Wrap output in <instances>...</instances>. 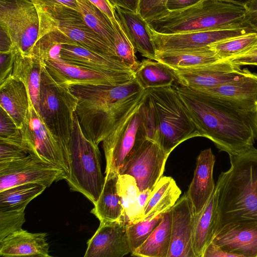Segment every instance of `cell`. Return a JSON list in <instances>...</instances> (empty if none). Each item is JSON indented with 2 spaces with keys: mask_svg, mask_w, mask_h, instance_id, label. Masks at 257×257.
<instances>
[{
  "mask_svg": "<svg viewBox=\"0 0 257 257\" xmlns=\"http://www.w3.org/2000/svg\"><path fill=\"white\" fill-rule=\"evenodd\" d=\"M0 255L6 257L51 256L45 233H32L23 229L0 241Z\"/></svg>",
  "mask_w": 257,
  "mask_h": 257,
  "instance_id": "24",
  "label": "cell"
},
{
  "mask_svg": "<svg viewBox=\"0 0 257 257\" xmlns=\"http://www.w3.org/2000/svg\"><path fill=\"white\" fill-rule=\"evenodd\" d=\"M244 6L250 0H221Z\"/></svg>",
  "mask_w": 257,
  "mask_h": 257,
  "instance_id": "54",
  "label": "cell"
},
{
  "mask_svg": "<svg viewBox=\"0 0 257 257\" xmlns=\"http://www.w3.org/2000/svg\"><path fill=\"white\" fill-rule=\"evenodd\" d=\"M0 27L9 35L12 51L30 54L39 35L35 5L30 0H0Z\"/></svg>",
  "mask_w": 257,
  "mask_h": 257,
  "instance_id": "10",
  "label": "cell"
},
{
  "mask_svg": "<svg viewBox=\"0 0 257 257\" xmlns=\"http://www.w3.org/2000/svg\"><path fill=\"white\" fill-rule=\"evenodd\" d=\"M155 60L172 69H188L213 64L221 60L209 46L170 51H157Z\"/></svg>",
  "mask_w": 257,
  "mask_h": 257,
  "instance_id": "27",
  "label": "cell"
},
{
  "mask_svg": "<svg viewBox=\"0 0 257 257\" xmlns=\"http://www.w3.org/2000/svg\"><path fill=\"white\" fill-rule=\"evenodd\" d=\"M244 7L247 12H257V0H250Z\"/></svg>",
  "mask_w": 257,
  "mask_h": 257,
  "instance_id": "53",
  "label": "cell"
},
{
  "mask_svg": "<svg viewBox=\"0 0 257 257\" xmlns=\"http://www.w3.org/2000/svg\"><path fill=\"white\" fill-rule=\"evenodd\" d=\"M0 84L12 78L14 62V53H0Z\"/></svg>",
  "mask_w": 257,
  "mask_h": 257,
  "instance_id": "44",
  "label": "cell"
},
{
  "mask_svg": "<svg viewBox=\"0 0 257 257\" xmlns=\"http://www.w3.org/2000/svg\"><path fill=\"white\" fill-rule=\"evenodd\" d=\"M171 209L144 243L131 254L142 257H167L171 238Z\"/></svg>",
  "mask_w": 257,
  "mask_h": 257,
  "instance_id": "31",
  "label": "cell"
},
{
  "mask_svg": "<svg viewBox=\"0 0 257 257\" xmlns=\"http://www.w3.org/2000/svg\"><path fill=\"white\" fill-rule=\"evenodd\" d=\"M47 187L38 183H28L0 191V209L27 206Z\"/></svg>",
  "mask_w": 257,
  "mask_h": 257,
  "instance_id": "35",
  "label": "cell"
},
{
  "mask_svg": "<svg viewBox=\"0 0 257 257\" xmlns=\"http://www.w3.org/2000/svg\"><path fill=\"white\" fill-rule=\"evenodd\" d=\"M33 104L25 85L11 78L0 84V107L21 127Z\"/></svg>",
  "mask_w": 257,
  "mask_h": 257,
  "instance_id": "25",
  "label": "cell"
},
{
  "mask_svg": "<svg viewBox=\"0 0 257 257\" xmlns=\"http://www.w3.org/2000/svg\"><path fill=\"white\" fill-rule=\"evenodd\" d=\"M170 210L171 238L167 257H195L193 238L195 215L186 193Z\"/></svg>",
  "mask_w": 257,
  "mask_h": 257,
  "instance_id": "18",
  "label": "cell"
},
{
  "mask_svg": "<svg viewBox=\"0 0 257 257\" xmlns=\"http://www.w3.org/2000/svg\"><path fill=\"white\" fill-rule=\"evenodd\" d=\"M26 206L0 209V241L8 235L22 229L25 222Z\"/></svg>",
  "mask_w": 257,
  "mask_h": 257,
  "instance_id": "39",
  "label": "cell"
},
{
  "mask_svg": "<svg viewBox=\"0 0 257 257\" xmlns=\"http://www.w3.org/2000/svg\"><path fill=\"white\" fill-rule=\"evenodd\" d=\"M233 64L257 66V42L247 51L228 59Z\"/></svg>",
  "mask_w": 257,
  "mask_h": 257,
  "instance_id": "43",
  "label": "cell"
},
{
  "mask_svg": "<svg viewBox=\"0 0 257 257\" xmlns=\"http://www.w3.org/2000/svg\"><path fill=\"white\" fill-rule=\"evenodd\" d=\"M50 75L58 83L73 85H116L135 78V75L108 74L67 62L60 58L43 61Z\"/></svg>",
  "mask_w": 257,
  "mask_h": 257,
  "instance_id": "15",
  "label": "cell"
},
{
  "mask_svg": "<svg viewBox=\"0 0 257 257\" xmlns=\"http://www.w3.org/2000/svg\"><path fill=\"white\" fill-rule=\"evenodd\" d=\"M148 29L157 51L200 48L220 41L257 32L250 26L173 34L158 33L152 30L148 24Z\"/></svg>",
  "mask_w": 257,
  "mask_h": 257,
  "instance_id": "13",
  "label": "cell"
},
{
  "mask_svg": "<svg viewBox=\"0 0 257 257\" xmlns=\"http://www.w3.org/2000/svg\"><path fill=\"white\" fill-rule=\"evenodd\" d=\"M117 188L126 223L138 220L142 216L138 198L141 191L135 179L128 174L118 176Z\"/></svg>",
  "mask_w": 257,
  "mask_h": 257,
  "instance_id": "34",
  "label": "cell"
},
{
  "mask_svg": "<svg viewBox=\"0 0 257 257\" xmlns=\"http://www.w3.org/2000/svg\"><path fill=\"white\" fill-rule=\"evenodd\" d=\"M153 140L168 154L186 140L200 137L175 87L147 89Z\"/></svg>",
  "mask_w": 257,
  "mask_h": 257,
  "instance_id": "5",
  "label": "cell"
},
{
  "mask_svg": "<svg viewBox=\"0 0 257 257\" xmlns=\"http://www.w3.org/2000/svg\"><path fill=\"white\" fill-rule=\"evenodd\" d=\"M97 7L111 20L112 22L116 21L113 12V8L107 0H88Z\"/></svg>",
  "mask_w": 257,
  "mask_h": 257,
  "instance_id": "49",
  "label": "cell"
},
{
  "mask_svg": "<svg viewBox=\"0 0 257 257\" xmlns=\"http://www.w3.org/2000/svg\"><path fill=\"white\" fill-rule=\"evenodd\" d=\"M181 194V190L172 177L162 176L152 190L138 220L155 217L169 210L179 199Z\"/></svg>",
  "mask_w": 257,
  "mask_h": 257,
  "instance_id": "30",
  "label": "cell"
},
{
  "mask_svg": "<svg viewBox=\"0 0 257 257\" xmlns=\"http://www.w3.org/2000/svg\"><path fill=\"white\" fill-rule=\"evenodd\" d=\"M64 154L69 168L65 180L71 190L82 193L94 204L105 182L101 154L98 146L84 134L75 112L71 139Z\"/></svg>",
  "mask_w": 257,
  "mask_h": 257,
  "instance_id": "6",
  "label": "cell"
},
{
  "mask_svg": "<svg viewBox=\"0 0 257 257\" xmlns=\"http://www.w3.org/2000/svg\"><path fill=\"white\" fill-rule=\"evenodd\" d=\"M246 20L248 24L257 31V12H247Z\"/></svg>",
  "mask_w": 257,
  "mask_h": 257,
  "instance_id": "52",
  "label": "cell"
},
{
  "mask_svg": "<svg viewBox=\"0 0 257 257\" xmlns=\"http://www.w3.org/2000/svg\"><path fill=\"white\" fill-rule=\"evenodd\" d=\"M169 155L155 141L147 139L128 161L121 174L133 176L141 192L153 190L163 176Z\"/></svg>",
  "mask_w": 257,
  "mask_h": 257,
  "instance_id": "14",
  "label": "cell"
},
{
  "mask_svg": "<svg viewBox=\"0 0 257 257\" xmlns=\"http://www.w3.org/2000/svg\"><path fill=\"white\" fill-rule=\"evenodd\" d=\"M217 194L215 188L201 212L195 216L193 247L195 257H203L212 241L217 220Z\"/></svg>",
  "mask_w": 257,
  "mask_h": 257,
  "instance_id": "29",
  "label": "cell"
},
{
  "mask_svg": "<svg viewBox=\"0 0 257 257\" xmlns=\"http://www.w3.org/2000/svg\"><path fill=\"white\" fill-rule=\"evenodd\" d=\"M229 157L230 167L221 172L215 184V232L229 222L257 220V149L253 145Z\"/></svg>",
  "mask_w": 257,
  "mask_h": 257,
  "instance_id": "3",
  "label": "cell"
},
{
  "mask_svg": "<svg viewBox=\"0 0 257 257\" xmlns=\"http://www.w3.org/2000/svg\"><path fill=\"white\" fill-rule=\"evenodd\" d=\"M215 162L211 148L202 151L197 158L193 177L186 192L195 216L203 210L215 188L213 177Z\"/></svg>",
  "mask_w": 257,
  "mask_h": 257,
  "instance_id": "21",
  "label": "cell"
},
{
  "mask_svg": "<svg viewBox=\"0 0 257 257\" xmlns=\"http://www.w3.org/2000/svg\"><path fill=\"white\" fill-rule=\"evenodd\" d=\"M152 190H147L143 192H141L139 196L138 202L140 208L142 212V214L149 199Z\"/></svg>",
  "mask_w": 257,
  "mask_h": 257,
  "instance_id": "51",
  "label": "cell"
},
{
  "mask_svg": "<svg viewBox=\"0 0 257 257\" xmlns=\"http://www.w3.org/2000/svg\"><path fill=\"white\" fill-rule=\"evenodd\" d=\"M12 51L14 53V62L12 77L23 83L33 105L38 111L41 74L44 63L32 54L23 55Z\"/></svg>",
  "mask_w": 257,
  "mask_h": 257,
  "instance_id": "26",
  "label": "cell"
},
{
  "mask_svg": "<svg viewBox=\"0 0 257 257\" xmlns=\"http://www.w3.org/2000/svg\"><path fill=\"white\" fill-rule=\"evenodd\" d=\"M235 257V256L229 253L220 247L210 242L206 247L203 254V257Z\"/></svg>",
  "mask_w": 257,
  "mask_h": 257,
  "instance_id": "46",
  "label": "cell"
},
{
  "mask_svg": "<svg viewBox=\"0 0 257 257\" xmlns=\"http://www.w3.org/2000/svg\"><path fill=\"white\" fill-rule=\"evenodd\" d=\"M13 50V43L8 33L1 27L0 53H10Z\"/></svg>",
  "mask_w": 257,
  "mask_h": 257,
  "instance_id": "50",
  "label": "cell"
},
{
  "mask_svg": "<svg viewBox=\"0 0 257 257\" xmlns=\"http://www.w3.org/2000/svg\"><path fill=\"white\" fill-rule=\"evenodd\" d=\"M175 87L200 137L211 141L219 151L235 155L257 140V109L181 85Z\"/></svg>",
  "mask_w": 257,
  "mask_h": 257,
  "instance_id": "1",
  "label": "cell"
},
{
  "mask_svg": "<svg viewBox=\"0 0 257 257\" xmlns=\"http://www.w3.org/2000/svg\"><path fill=\"white\" fill-rule=\"evenodd\" d=\"M112 7L118 6L135 13H139L140 0H107Z\"/></svg>",
  "mask_w": 257,
  "mask_h": 257,
  "instance_id": "47",
  "label": "cell"
},
{
  "mask_svg": "<svg viewBox=\"0 0 257 257\" xmlns=\"http://www.w3.org/2000/svg\"><path fill=\"white\" fill-rule=\"evenodd\" d=\"M146 97L147 92L144 98L102 142L106 160L105 174H121L144 142L147 139L153 140Z\"/></svg>",
  "mask_w": 257,
  "mask_h": 257,
  "instance_id": "7",
  "label": "cell"
},
{
  "mask_svg": "<svg viewBox=\"0 0 257 257\" xmlns=\"http://www.w3.org/2000/svg\"><path fill=\"white\" fill-rule=\"evenodd\" d=\"M171 69L180 85L193 90L214 87L235 80L248 70L242 69L228 60L192 68Z\"/></svg>",
  "mask_w": 257,
  "mask_h": 257,
  "instance_id": "16",
  "label": "cell"
},
{
  "mask_svg": "<svg viewBox=\"0 0 257 257\" xmlns=\"http://www.w3.org/2000/svg\"><path fill=\"white\" fill-rule=\"evenodd\" d=\"M0 143L16 145L25 150L20 128L2 108L0 110Z\"/></svg>",
  "mask_w": 257,
  "mask_h": 257,
  "instance_id": "40",
  "label": "cell"
},
{
  "mask_svg": "<svg viewBox=\"0 0 257 257\" xmlns=\"http://www.w3.org/2000/svg\"><path fill=\"white\" fill-rule=\"evenodd\" d=\"M118 176L113 173L105 174L101 193L91 210V213L99 219L100 223L125 222L117 188Z\"/></svg>",
  "mask_w": 257,
  "mask_h": 257,
  "instance_id": "28",
  "label": "cell"
},
{
  "mask_svg": "<svg viewBox=\"0 0 257 257\" xmlns=\"http://www.w3.org/2000/svg\"><path fill=\"white\" fill-rule=\"evenodd\" d=\"M195 90L230 101L244 108L257 109V73L248 69L243 76L235 80Z\"/></svg>",
  "mask_w": 257,
  "mask_h": 257,
  "instance_id": "23",
  "label": "cell"
},
{
  "mask_svg": "<svg viewBox=\"0 0 257 257\" xmlns=\"http://www.w3.org/2000/svg\"><path fill=\"white\" fill-rule=\"evenodd\" d=\"M257 42V32L220 41L209 46L221 60H228L251 48Z\"/></svg>",
  "mask_w": 257,
  "mask_h": 257,
  "instance_id": "36",
  "label": "cell"
},
{
  "mask_svg": "<svg viewBox=\"0 0 257 257\" xmlns=\"http://www.w3.org/2000/svg\"><path fill=\"white\" fill-rule=\"evenodd\" d=\"M58 58L79 66L108 74L135 75L119 59L90 50L76 43L62 45Z\"/></svg>",
  "mask_w": 257,
  "mask_h": 257,
  "instance_id": "20",
  "label": "cell"
},
{
  "mask_svg": "<svg viewBox=\"0 0 257 257\" xmlns=\"http://www.w3.org/2000/svg\"><path fill=\"white\" fill-rule=\"evenodd\" d=\"M78 98L70 87L56 81L45 65L41 74L38 110L43 121L64 148L73 129Z\"/></svg>",
  "mask_w": 257,
  "mask_h": 257,
  "instance_id": "8",
  "label": "cell"
},
{
  "mask_svg": "<svg viewBox=\"0 0 257 257\" xmlns=\"http://www.w3.org/2000/svg\"><path fill=\"white\" fill-rule=\"evenodd\" d=\"M201 0H168L167 8L168 11L183 9L194 5Z\"/></svg>",
  "mask_w": 257,
  "mask_h": 257,
  "instance_id": "48",
  "label": "cell"
},
{
  "mask_svg": "<svg viewBox=\"0 0 257 257\" xmlns=\"http://www.w3.org/2000/svg\"><path fill=\"white\" fill-rule=\"evenodd\" d=\"M114 17L136 51L155 60L156 50L148 29V23L139 13L114 6Z\"/></svg>",
  "mask_w": 257,
  "mask_h": 257,
  "instance_id": "22",
  "label": "cell"
},
{
  "mask_svg": "<svg viewBox=\"0 0 257 257\" xmlns=\"http://www.w3.org/2000/svg\"><path fill=\"white\" fill-rule=\"evenodd\" d=\"M35 6H50L63 5L71 8L79 12L80 9L76 0H30Z\"/></svg>",
  "mask_w": 257,
  "mask_h": 257,
  "instance_id": "45",
  "label": "cell"
},
{
  "mask_svg": "<svg viewBox=\"0 0 257 257\" xmlns=\"http://www.w3.org/2000/svg\"><path fill=\"white\" fill-rule=\"evenodd\" d=\"M211 242L235 257H257V220L227 223L215 232Z\"/></svg>",
  "mask_w": 257,
  "mask_h": 257,
  "instance_id": "17",
  "label": "cell"
},
{
  "mask_svg": "<svg viewBox=\"0 0 257 257\" xmlns=\"http://www.w3.org/2000/svg\"><path fill=\"white\" fill-rule=\"evenodd\" d=\"M36 7L40 19L38 39L48 33L58 30L79 46L117 58L105 41L85 23L80 12L63 5Z\"/></svg>",
  "mask_w": 257,
  "mask_h": 257,
  "instance_id": "9",
  "label": "cell"
},
{
  "mask_svg": "<svg viewBox=\"0 0 257 257\" xmlns=\"http://www.w3.org/2000/svg\"><path fill=\"white\" fill-rule=\"evenodd\" d=\"M168 0H140L139 13L147 23L166 13Z\"/></svg>",
  "mask_w": 257,
  "mask_h": 257,
  "instance_id": "41",
  "label": "cell"
},
{
  "mask_svg": "<svg viewBox=\"0 0 257 257\" xmlns=\"http://www.w3.org/2000/svg\"><path fill=\"white\" fill-rule=\"evenodd\" d=\"M28 155L27 152L21 147L0 143V163L14 161Z\"/></svg>",
  "mask_w": 257,
  "mask_h": 257,
  "instance_id": "42",
  "label": "cell"
},
{
  "mask_svg": "<svg viewBox=\"0 0 257 257\" xmlns=\"http://www.w3.org/2000/svg\"><path fill=\"white\" fill-rule=\"evenodd\" d=\"M66 178L62 169L30 154L14 161L0 163V191L32 183L49 187Z\"/></svg>",
  "mask_w": 257,
  "mask_h": 257,
  "instance_id": "12",
  "label": "cell"
},
{
  "mask_svg": "<svg viewBox=\"0 0 257 257\" xmlns=\"http://www.w3.org/2000/svg\"><path fill=\"white\" fill-rule=\"evenodd\" d=\"M127 223H100L87 242L84 257H122L132 253L126 232Z\"/></svg>",
  "mask_w": 257,
  "mask_h": 257,
  "instance_id": "19",
  "label": "cell"
},
{
  "mask_svg": "<svg viewBox=\"0 0 257 257\" xmlns=\"http://www.w3.org/2000/svg\"><path fill=\"white\" fill-rule=\"evenodd\" d=\"M78 98L75 113L86 137L98 146L145 97L135 78L116 85L70 87Z\"/></svg>",
  "mask_w": 257,
  "mask_h": 257,
  "instance_id": "2",
  "label": "cell"
},
{
  "mask_svg": "<svg viewBox=\"0 0 257 257\" xmlns=\"http://www.w3.org/2000/svg\"><path fill=\"white\" fill-rule=\"evenodd\" d=\"M115 30V51L117 57L135 71L140 62L132 44L119 26L117 21L112 22Z\"/></svg>",
  "mask_w": 257,
  "mask_h": 257,
  "instance_id": "38",
  "label": "cell"
},
{
  "mask_svg": "<svg viewBox=\"0 0 257 257\" xmlns=\"http://www.w3.org/2000/svg\"><path fill=\"white\" fill-rule=\"evenodd\" d=\"M135 79L145 90L173 86L177 82L172 69L164 64L149 59L140 62Z\"/></svg>",
  "mask_w": 257,
  "mask_h": 257,
  "instance_id": "32",
  "label": "cell"
},
{
  "mask_svg": "<svg viewBox=\"0 0 257 257\" xmlns=\"http://www.w3.org/2000/svg\"><path fill=\"white\" fill-rule=\"evenodd\" d=\"M76 1L85 23L105 41L116 55L114 46L115 33L111 20L88 0Z\"/></svg>",
  "mask_w": 257,
  "mask_h": 257,
  "instance_id": "33",
  "label": "cell"
},
{
  "mask_svg": "<svg viewBox=\"0 0 257 257\" xmlns=\"http://www.w3.org/2000/svg\"><path fill=\"white\" fill-rule=\"evenodd\" d=\"M165 213L155 217L127 223L126 232L132 253L144 243L159 224Z\"/></svg>",
  "mask_w": 257,
  "mask_h": 257,
  "instance_id": "37",
  "label": "cell"
},
{
  "mask_svg": "<svg viewBox=\"0 0 257 257\" xmlns=\"http://www.w3.org/2000/svg\"><path fill=\"white\" fill-rule=\"evenodd\" d=\"M20 129L23 146L28 154L57 166L67 176L69 168L62 147L33 104L30 105Z\"/></svg>",
  "mask_w": 257,
  "mask_h": 257,
  "instance_id": "11",
  "label": "cell"
},
{
  "mask_svg": "<svg viewBox=\"0 0 257 257\" xmlns=\"http://www.w3.org/2000/svg\"><path fill=\"white\" fill-rule=\"evenodd\" d=\"M244 6L221 0H201L189 7L166 13L148 23L164 34L250 26Z\"/></svg>",
  "mask_w": 257,
  "mask_h": 257,
  "instance_id": "4",
  "label": "cell"
}]
</instances>
